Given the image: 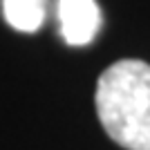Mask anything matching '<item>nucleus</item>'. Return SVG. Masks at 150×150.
I'll use <instances>...</instances> for the list:
<instances>
[{"instance_id":"obj_1","label":"nucleus","mask_w":150,"mask_h":150,"mask_svg":"<svg viewBox=\"0 0 150 150\" xmlns=\"http://www.w3.org/2000/svg\"><path fill=\"white\" fill-rule=\"evenodd\" d=\"M96 114L108 137L125 150H150V65L119 61L99 76Z\"/></svg>"},{"instance_id":"obj_3","label":"nucleus","mask_w":150,"mask_h":150,"mask_svg":"<svg viewBox=\"0 0 150 150\" xmlns=\"http://www.w3.org/2000/svg\"><path fill=\"white\" fill-rule=\"evenodd\" d=\"M47 0H2V16L18 31H38L45 20Z\"/></svg>"},{"instance_id":"obj_2","label":"nucleus","mask_w":150,"mask_h":150,"mask_svg":"<svg viewBox=\"0 0 150 150\" xmlns=\"http://www.w3.org/2000/svg\"><path fill=\"white\" fill-rule=\"evenodd\" d=\"M58 27L63 40L72 47L90 45L96 38L103 16L96 0H58Z\"/></svg>"}]
</instances>
